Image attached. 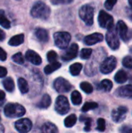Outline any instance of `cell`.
Masks as SVG:
<instances>
[{
  "mask_svg": "<svg viewBox=\"0 0 132 133\" xmlns=\"http://www.w3.org/2000/svg\"><path fill=\"white\" fill-rule=\"evenodd\" d=\"M31 16L34 18L47 19L51 13V9L44 2H38L33 5L30 11Z\"/></svg>",
  "mask_w": 132,
  "mask_h": 133,
  "instance_id": "1",
  "label": "cell"
},
{
  "mask_svg": "<svg viewBox=\"0 0 132 133\" xmlns=\"http://www.w3.org/2000/svg\"><path fill=\"white\" fill-rule=\"evenodd\" d=\"M4 113L5 116L13 118L24 115L26 110L22 105L19 104H7L4 108Z\"/></svg>",
  "mask_w": 132,
  "mask_h": 133,
  "instance_id": "2",
  "label": "cell"
},
{
  "mask_svg": "<svg viewBox=\"0 0 132 133\" xmlns=\"http://www.w3.org/2000/svg\"><path fill=\"white\" fill-rule=\"evenodd\" d=\"M80 18L85 22L87 26H91L93 23V15H94V9L90 5H82L79 12Z\"/></svg>",
  "mask_w": 132,
  "mask_h": 133,
  "instance_id": "3",
  "label": "cell"
},
{
  "mask_svg": "<svg viewBox=\"0 0 132 133\" xmlns=\"http://www.w3.org/2000/svg\"><path fill=\"white\" fill-rule=\"evenodd\" d=\"M106 41L109 47L112 50H117L120 47V41L118 38L117 32L114 26L108 30L106 34Z\"/></svg>",
  "mask_w": 132,
  "mask_h": 133,
  "instance_id": "4",
  "label": "cell"
},
{
  "mask_svg": "<svg viewBox=\"0 0 132 133\" xmlns=\"http://www.w3.org/2000/svg\"><path fill=\"white\" fill-rule=\"evenodd\" d=\"M71 38V34L68 32H57L54 34V43L61 49H65L68 46Z\"/></svg>",
  "mask_w": 132,
  "mask_h": 133,
  "instance_id": "5",
  "label": "cell"
},
{
  "mask_svg": "<svg viewBox=\"0 0 132 133\" xmlns=\"http://www.w3.org/2000/svg\"><path fill=\"white\" fill-rule=\"evenodd\" d=\"M117 66V59L114 56L107 58L100 65V69L103 74H109L112 72Z\"/></svg>",
  "mask_w": 132,
  "mask_h": 133,
  "instance_id": "6",
  "label": "cell"
},
{
  "mask_svg": "<svg viewBox=\"0 0 132 133\" xmlns=\"http://www.w3.org/2000/svg\"><path fill=\"white\" fill-rule=\"evenodd\" d=\"M70 105L67 97L65 96H58L55 102V111L59 115H65L68 112Z\"/></svg>",
  "mask_w": 132,
  "mask_h": 133,
  "instance_id": "7",
  "label": "cell"
},
{
  "mask_svg": "<svg viewBox=\"0 0 132 133\" xmlns=\"http://www.w3.org/2000/svg\"><path fill=\"white\" fill-rule=\"evenodd\" d=\"M98 22H99L100 26L102 28L107 29V30L110 29L111 27H113L114 26V18L110 14H108L107 12H105L103 10H101L99 13Z\"/></svg>",
  "mask_w": 132,
  "mask_h": 133,
  "instance_id": "8",
  "label": "cell"
},
{
  "mask_svg": "<svg viewBox=\"0 0 132 133\" xmlns=\"http://www.w3.org/2000/svg\"><path fill=\"white\" fill-rule=\"evenodd\" d=\"M54 87L58 93H67L72 89L71 83L65 79L59 77L54 82Z\"/></svg>",
  "mask_w": 132,
  "mask_h": 133,
  "instance_id": "9",
  "label": "cell"
},
{
  "mask_svg": "<svg viewBox=\"0 0 132 133\" xmlns=\"http://www.w3.org/2000/svg\"><path fill=\"white\" fill-rule=\"evenodd\" d=\"M32 122L28 118H22L15 122L16 129L21 133H26L30 132L32 129Z\"/></svg>",
  "mask_w": 132,
  "mask_h": 133,
  "instance_id": "10",
  "label": "cell"
},
{
  "mask_svg": "<svg viewBox=\"0 0 132 133\" xmlns=\"http://www.w3.org/2000/svg\"><path fill=\"white\" fill-rule=\"evenodd\" d=\"M128 109L124 106L119 107L117 110H114L112 111V119L116 123H120L124 120L126 118V114L128 113Z\"/></svg>",
  "mask_w": 132,
  "mask_h": 133,
  "instance_id": "11",
  "label": "cell"
},
{
  "mask_svg": "<svg viewBox=\"0 0 132 133\" xmlns=\"http://www.w3.org/2000/svg\"><path fill=\"white\" fill-rule=\"evenodd\" d=\"M78 51H79V46L77 44L74 43L65 51V52L62 55L61 58L65 61L72 60L73 58H75L77 56Z\"/></svg>",
  "mask_w": 132,
  "mask_h": 133,
  "instance_id": "12",
  "label": "cell"
},
{
  "mask_svg": "<svg viewBox=\"0 0 132 133\" xmlns=\"http://www.w3.org/2000/svg\"><path fill=\"white\" fill-rule=\"evenodd\" d=\"M115 94L120 97L132 99V85L129 84L118 88Z\"/></svg>",
  "mask_w": 132,
  "mask_h": 133,
  "instance_id": "13",
  "label": "cell"
},
{
  "mask_svg": "<svg viewBox=\"0 0 132 133\" xmlns=\"http://www.w3.org/2000/svg\"><path fill=\"white\" fill-rule=\"evenodd\" d=\"M103 40V34L100 33H94L86 36L84 38V42L86 45H93L96 43L101 42Z\"/></svg>",
  "mask_w": 132,
  "mask_h": 133,
  "instance_id": "14",
  "label": "cell"
},
{
  "mask_svg": "<svg viewBox=\"0 0 132 133\" xmlns=\"http://www.w3.org/2000/svg\"><path fill=\"white\" fill-rule=\"evenodd\" d=\"M25 58L28 62H31L32 64H33L35 65H40L42 62L40 56L38 54H37L34 51H32V50H28L26 52Z\"/></svg>",
  "mask_w": 132,
  "mask_h": 133,
  "instance_id": "15",
  "label": "cell"
},
{
  "mask_svg": "<svg viewBox=\"0 0 132 133\" xmlns=\"http://www.w3.org/2000/svg\"><path fill=\"white\" fill-rule=\"evenodd\" d=\"M116 30H117V34L120 35V37L122 38V40L126 41L128 40V26L126 25V23L122 20L118 21L117 23Z\"/></svg>",
  "mask_w": 132,
  "mask_h": 133,
  "instance_id": "16",
  "label": "cell"
},
{
  "mask_svg": "<svg viewBox=\"0 0 132 133\" xmlns=\"http://www.w3.org/2000/svg\"><path fill=\"white\" fill-rule=\"evenodd\" d=\"M35 36L37 39L40 41V42H47L49 39L48 33L46 30L42 29V28H37L35 30Z\"/></svg>",
  "mask_w": 132,
  "mask_h": 133,
  "instance_id": "17",
  "label": "cell"
},
{
  "mask_svg": "<svg viewBox=\"0 0 132 133\" xmlns=\"http://www.w3.org/2000/svg\"><path fill=\"white\" fill-rule=\"evenodd\" d=\"M51 104V97L47 94H45L44 95H43L41 100L40 101L39 104H37V107L40 108H47Z\"/></svg>",
  "mask_w": 132,
  "mask_h": 133,
  "instance_id": "18",
  "label": "cell"
},
{
  "mask_svg": "<svg viewBox=\"0 0 132 133\" xmlns=\"http://www.w3.org/2000/svg\"><path fill=\"white\" fill-rule=\"evenodd\" d=\"M41 132L44 133H56L58 132V128L55 125L51 122H47L44 124L41 127Z\"/></svg>",
  "mask_w": 132,
  "mask_h": 133,
  "instance_id": "19",
  "label": "cell"
},
{
  "mask_svg": "<svg viewBox=\"0 0 132 133\" xmlns=\"http://www.w3.org/2000/svg\"><path fill=\"white\" fill-rule=\"evenodd\" d=\"M114 79L117 83H124L128 80V74L125 71L121 69L116 73Z\"/></svg>",
  "mask_w": 132,
  "mask_h": 133,
  "instance_id": "20",
  "label": "cell"
},
{
  "mask_svg": "<svg viewBox=\"0 0 132 133\" xmlns=\"http://www.w3.org/2000/svg\"><path fill=\"white\" fill-rule=\"evenodd\" d=\"M61 66V65L60 62H51L50 65H47V66L44 68V72H45L47 75H49V74L54 72V71H56L57 69H60Z\"/></svg>",
  "mask_w": 132,
  "mask_h": 133,
  "instance_id": "21",
  "label": "cell"
},
{
  "mask_svg": "<svg viewBox=\"0 0 132 133\" xmlns=\"http://www.w3.org/2000/svg\"><path fill=\"white\" fill-rule=\"evenodd\" d=\"M24 41V35L23 34H18L12 38H10L9 41V44L11 46H18L21 44H23Z\"/></svg>",
  "mask_w": 132,
  "mask_h": 133,
  "instance_id": "22",
  "label": "cell"
},
{
  "mask_svg": "<svg viewBox=\"0 0 132 133\" xmlns=\"http://www.w3.org/2000/svg\"><path fill=\"white\" fill-rule=\"evenodd\" d=\"M3 87H5V89L8 91V92H12L14 90L15 88V84H14V81L12 80V78L10 77H6L3 82Z\"/></svg>",
  "mask_w": 132,
  "mask_h": 133,
  "instance_id": "23",
  "label": "cell"
},
{
  "mask_svg": "<svg viewBox=\"0 0 132 133\" xmlns=\"http://www.w3.org/2000/svg\"><path fill=\"white\" fill-rule=\"evenodd\" d=\"M18 87L22 94H26L29 91V85L23 78L18 79Z\"/></svg>",
  "mask_w": 132,
  "mask_h": 133,
  "instance_id": "24",
  "label": "cell"
},
{
  "mask_svg": "<svg viewBox=\"0 0 132 133\" xmlns=\"http://www.w3.org/2000/svg\"><path fill=\"white\" fill-rule=\"evenodd\" d=\"M112 87H113V83L109 79H103L100 83V89L105 91V92L110 91Z\"/></svg>",
  "mask_w": 132,
  "mask_h": 133,
  "instance_id": "25",
  "label": "cell"
},
{
  "mask_svg": "<svg viewBox=\"0 0 132 133\" xmlns=\"http://www.w3.org/2000/svg\"><path fill=\"white\" fill-rule=\"evenodd\" d=\"M0 25L5 29H9L11 26L10 22L5 16V12L3 10H0Z\"/></svg>",
  "mask_w": 132,
  "mask_h": 133,
  "instance_id": "26",
  "label": "cell"
},
{
  "mask_svg": "<svg viewBox=\"0 0 132 133\" xmlns=\"http://www.w3.org/2000/svg\"><path fill=\"white\" fill-rule=\"evenodd\" d=\"M82 69V65L81 63L77 62V63L72 64L70 66L69 70H70V72L72 76H78L80 73Z\"/></svg>",
  "mask_w": 132,
  "mask_h": 133,
  "instance_id": "27",
  "label": "cell"
},
{
  "mask_svg": "<svg viewBox=\"0 0 132 133\" xmlns=\"http://www.w3.org/2000/svg\"><path fill=\"white\" fill-rule=\"evenodd\" d=\"M71 100L72 102L73 103V104L75 105H79L82 103V96L80 94V93L77 90H75L72 92V95H71Z\"/></svg>",
  "mask_w": 132,
  "mask_h": 133,
  "instance_id": "28",
  "label": "cell"
},
{
  "mask_svg": "<svg viewBox=\"0 0 132 133\" xmlns=\"http://www.w3.org/2000/svg\"><path fill=\"white\" fill-rule=\"evenodd\" d=\"M77 121V118L75 116V115H71L69 116H68L65 119V125L67 128H72V126H74L76 123Z\"/></svg>",
  "mask_w": 132,
  "mask_h": 133,
  "instance_id": "29",
  "label": "cell"
},
{
  "mask_svg": "<svg viewBox=\"0 0 132 133\" xmlns=\"http://www.w3.org/2000/svg\"><path fill=\"white\" fill-rule=\"evenodd\" d=\"M80 88L86 93V94H91L93 91V86L88 82H82L80 84Z\"/></svg>",
  "mask_w": 132,
  "mask_h": 133,
  "instance_id": "30",
  "label": "cell"
},
{
  "mask_svg": "<svg viewBox=\"0 0 132 133\" xmlns=\"http://www.w3.org/2000/svg\"><path fill=\"white\" fill-rule=\"evenodd\" d=\"M97 107H98V104L96 103H95V102H86L83 105V107L82 108V111L83 112H87V111H89L90 110H93V109L96 108Z\"/></svg>",
  "mask_w": 132,
  "mask_h": 133,
  "instance_id": "31",
  "label": "cell"
},
{
  "mask_svg": "<svg viewBox=\"0 0 132 133\" xmlns=\"http://www.w3.org/2000/svg\"><path fill=\"white\" fill-rule=\"evenodd\" d=\"M92 52H93V50L91 48H83L81 51L80 57L82 59H89L92 55Z\"/></svg>",
  "mask_w": 132,
  "mask_h": 133,
  "instance_id": "32",
  "label": "cell"
},
{
  "mask_svg": "<svg viewBox=\"0 0 132 133\" xmlns=\"http://www.w3.org/2000/svg\"><path fill=\"white\" fill-rule=\"evenodd\" d=\"M12 60H13V62H15L16 63L19 64V65H22L24 63V58L21 52H18V53L15 54L12 56Z\"/></svg>",
  "mask_w": 132,
  "mask_h": 133,
  "instance_id": "33",
  "label": "cell"
},
{
  "mask_svg": "<svg viewBox=\"0 0 132 133\" xmlns=\"http://www.w3.org/2000/svg\"><path fill=\"white\" fill-rule=\"evenodd\" d=\"M47 61L49 62H56V60L58 58V55L54 51H48V53L47 55Z\"/></svg>",
  "mask_w": 132,
  "mask_h": 133,
  "instance_id": "34",
  "label": "cell"
},
{
  "mask_svg": "<svg viewBox=\"0 0 132 133\" xmlns=\"http://www.w3.org/2000/svg\"><path fill=\"white\" fill-rule=\"evenodd\" d=\"M80 120L82 122H85L86 126H85V131L86 132H89L90 131L91 129V123H92V119L89 118H85V117H81Z\"/></svg>",
  "mask_w": 132,
  "mask_h": 133,
  "instance_id": "35",
  "label": "cell"
},
{
  "mask_svg": "<svg viewBox=\"0 0 132 133\" xmlns=\"http://www.w3.org/2000/svg\"><path fill=\"white\" fill-rule=\"evenodd\" d=\"M122 64L124 66L128 69H132V57L131 56H126L124 58L122 61Z\"/></svg>",
  "mask_w": 132,
  "mask_h": 133,
  "instance_id": "36",
  "label": "cell"
},
{
  "mask_svg": "<svg viewBox=\"0 0 132 133\" xmlns=\"http://www.w3.org/2000/svg\"><path fill=\"white\" fill-rule=\"evenodd\" d=\"M106 129V122L103 118H99L97 121V130L100 132L105 131Z\"/></svg>",
  "mask_w": 132,
  "mask_h": 133,
  "instance_id": "37",
  "label": "cell"
},
{
  "mask_svg": "<svg viewBox=\"0 0 132 133\" xmlns=\"http://www.w3.org/2000/svg\"><path fill=\"white\" fill-rule=\"evenodd\" d=\"M117 0H106L104 6L107 10H111L113 9L114 6L116 5Z\"/></svg>",
  "mask_w": 132,
  "mask_h": 133,
  "instance_id": "38",
  "label": "cell"
},
{
  "mask_svg": "<svg viewBox=\"0 0 132 133\" xmlns=\"http://www.w3.org/2000/svg\"><path fill=\"white\" fill-rule=\"evenodd\" d=\"M53 5H64L69 4L73 2V0H51Z\"/></svg>",
  "mask_w": 132,
  "mask_h": 133,
  "instance_id": "39",
  "label": "cell"
},
{
  "mask_svg": "<svg viewBox=\"0 0 132 133\" xmlns=\"http://www.w3.org/2000/svg\"><path fill=\"white\" fill-rule=\"evenodd\" d=\"M120 132L125 133H132V127L128 126V125H124L120 129Z\"/></svg>",
  "mask_w": 132,
  "mask_h": 133,
  "instance_id": "40",
  "label": "cell"
},
{
  "mask_svg": "<svg viewBox=\"0 0 132 133\" xmlns=\"http://www.w3.org/2000/svg\"><path fill=\"white\" fill-rule=\"evenodd\" d=\"M7 58V54L6 52L2 48H0V60L1 61H5Z\"/></svg>",
  "mask_w": 132,
  "mask_h": 133,
  "instance_id": "41",
  "label": "cell"
},
{
  "mask_svg": "<svg viewBox=\"0 0 132 133\" xmlns=\"http://www.w3.org/2000/svg\"><path fill=\"white\" fill-rule=\"evenodd\" d=\"M7 75V69L5 67L0 66V78L5 77Z\"/></svg>",
  "mask_w": 132,
  "mask_h": 133,
  "instance_id": "42",
  "label": "cell"
},
{
  "mask_svg": "<svg viewBox=\"0 0 132 133\" xmlns=\"http://www.w3.org/2000/svg\"><path fill=\"white\" fill-rule=\"evenodd\" d=\"M5 37V34L4 33V31H2V30H0V41H3Z\"/></svg>",
  "mask_w": 132,
  "mask_h": 133,
  "instance_id": "43",
  "label": "cell"
},
{
  "mask_svg": "<svg viewBox=\"0 0 132 133\" xmlns=\"http://www.w3.org/2000/svg\"><path fill=\"white\" fill-rule=\"evenodd\" d=\"M5 93H4L2 90H0V101H2V100H4V99H5Z\"/></svg>",
  "mask_w": 132,
  "mask_h": 133,
  "instance_id": "44",
  "label": "cell"
},
{
  "mask_svg": "<svg viewBox=\"0 0 132 133\" xmlns=\"http://www.w3.org/2000/svg\"><path fill=\"white\" fill-rule=\"evenodd\" d=\"M128 2H129L130 5L132 7V0H128Z\"/></svg>",
  "mask_w": 132,
  "mask_h": 133,
  "instance_id": "45",
  "label": "cell"
},
{
  "mask_svg": "<svg viewBox=\"0 0 132 133\" xmlns=\"http://www.w3.org/2000/svg\"><path fill=\"white\" fill-rule=\"evenodd\" d=\"M131 51H132V48H131Z\"/></svg>",
  "mask_w": 132,
  "mask_h": 133,
  "instance_id": "46",
  "label": "cell"
},
{
  "mask_svg": "<svg viewBox=\"0 0 132 133\" xmlns=\"http://www.w3.org/2000/svg\"><path fill=\"white\" fill-rule=\"evenodd\" d=\"M0 119H1V118H0Z\"/></svg>",
  "mask_w": 132,
  "mask_h": 133,
  "instance_id": "47",
  "label": "cell"
}]
</instances>
